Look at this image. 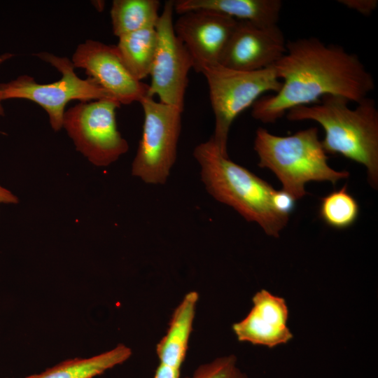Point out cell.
Returning <instances> with one entry per match:
<instances>
[{
  "label": "cell",
  "mask_w": 378,
  "mask_h": 378,
  "mask_svg": "<svg viewBox=\"0 0 378 378\" xmlns=\"http://www.w3.org/2000/svg\"><path fill=\"white\" fill-rule=\"evenodd\" d=\"M271 67L281 86L251 106L252 117L263 123H274L289 110L316 104L327 95L358 104L375 88L357 55L316 37L288 41L286 53Z\"/></svg>",
  "instance_id": "cell-1"
},
{
  "label": "cell",
  "mask_w": 378,
  "mask_h": 378,
  "mask_svg": "<svg viewBox=\"0 0 378 378\" xmlns=\"http://www.w3.org/2000/svg\"><path fill=\"white\" fill-rule=\"evenodd\" d=\"M345 98L327 95L316 104L289 110L290 121L312 120L324 130L326 153L341 155L367 169L370 185L378 186V110L368 97L349 107Z\"/></svg>",
  "instance_id": "cell-2"
},
{
  "label": "cell",
  "mask_w": 378,
  "mask_h": 378,
  "mask_svg": "<svg viewBox=\"0 0 378 378\" xmlns=\"http://www.w3.org/2000/svg\"><path fill=\"white\" fill-rule=\"evenodd\" d=\"M193 156L211 197L232 207L248 222L258 223L267 235L279 236L289 217L275 210V189L270 183L224 155L212 136L195 146Z\"/></svg>",
  "instance_id": "cell-3"
},
{
  "label": "cell",
  "mask_w": 378,
  "mask_h": 378,
  "mask_svg": "<svg viewBox=\"0 0 378 378\" xmlns=\"http://www.w3.org/2000/svg\"><path fill=\"white\" fill-rule=\"evenodd\" d=\"M318 128L300 130L290 136H277L259 127L255 132L253 149L260 168L272 171L281 181L282 190L295 200L307 194L305 184L309 181H329L335 185L347 178V171H336L328 164V156Z\"/></svg>",
  "instance_id": "cell-4"
},
{
  "label": "cell",
  "mask_w": 378,
  "mask_h": 378,
  "mask_svg": "<svg viewBox=\"0 0 378 378\" xmlns=\"http://www.w3.org/2000/svg\"><path fill=\"white\" fill-rule=\"evenodd\" d=\"M201 73L208 85L215 117L212 138L220 152L228 156V135L234 120L263 94L278 92L281 81L272 67L242 71L216 64L204 66Z\"/></svg>",
  "instance_id": "cell-5"
},
{
  "label": "cell",
  "mask_w": 378,
  "mask_h": 378,
  "mask_svg": "<svg viewBox=\"0 0 378 378\" xmlns=\"http://www.w3.org/2000/svg\"><path fill=\"white\" fill-rule=\"evenodd\" d=\"M42 60L55 67L61 74L60 80L47 84H39L30 76L21 75L15 79L0 83V100L24 99L41 106L49 117L54 131L63 127L65 107L74 99L88 102L92 99H115L94 79L79 78L74 71L71 60L49 52L36 54ZM116 100V99H115Z\"/></svg>",
  "instance_id": "cell-6"
},
{
  "label": "cell",
  "mask_w": 378,
  "mask_h": 378,
  "mask_svg": "<svg viewBox=\"0 0 378 378\" xmlns=\"http://www.w3.org/2000/svg\"><path fill=\"white\" fill-rule=\"evenodd\" d=\"M139 103L144 124L132 174L146 183L164 184L176 159L183 111L148 96Z\"/></svg>",
  "instance_id": "cell-7"
},
{
  "label": "cell",
  "mask_w": 378,
  "mask_h": 378,
  "mask_svg": "<svg viewBox=\"0 0 378 378\" xmlns=\"http://www.w3.org/2000/svg\"><path fill=\"white\" fill-rule=\"evenodd\" d=\"M120 104L113 99L81 102L65 111L63 127L76 148L94 165L106 167L129 149L118 130L115 111Z\"/></svg>",
  "instance_id": "cell-8"
},
{
  "label": "cell",
  "mask_w": 378,
  "mask_h": 378,
  "mask_svg": "<svg viewBox=\"0 0 378 378\" xmlns=\"http://www.w3.org/2000/svg\"><path fill=\"white\" fill-rule=\"evenodd\" d=\"M174 1L164 3L155 29L157 46L149 76L148 96L183 111L192 57L176 36L173 22Z\"/></svg>",
  "instance_id": "cell-9"
},
{
  "label": "cell",
  "mask_w": 378,
  "mask_h": 378,
  "mask_svg": "<svg viewBox=\"0 0 378 378\" xmlns=\"http://www.w3.org/2000/svg\"><path fill=\"white\" fill-rule=\"evenodd\" d=\"M71 62L120 104H130L148 96V85L137 80L123 62L115 46L87 40L78 46Z\"/></svg>",
  "instance_id": "cell-10"
},
{
  "label": "cell",
  "mask_w": 378,
  "mask_h": 378,
  "mask_svg": "<svg viewBox=\"0 0 378 378\" xmlns=\"http://www.w3.org/2000/svg\"><path fill=\"white\" fill-rule=\"evenodd\" d=\"M237 23L232 18L209 10L180 15L174 23V31L188 50L196 72L219 64Z\"/></svg>",
  "instance_id": "cell-11"
},
{
  "label": "cell",
  "mask_w": 378,
  "mask_h": 378,
  "mask_svg": "<svg viewBox=\"0 0 378 378\" xmlns=\"http://www.w3.org/2000/svg\"><path fill=\"white\" fill-rule=\"evenodd\" d=\"M286 43L277 24L260 27L237 20L219 64L242 71L270 68L286 53Z\"/></svg>",
  "instance_id": "cell-12"
},
{
  "label": "cell",
  "mask_w": 378,
  "mask_h": 378,
  "mask_svg": "<svg viewBox=\"0 0 378 378\" xmlns=\"http://www.w3.org/2000/svg\"><path fill=\"white\" fill-rule=\"evenodd\" d=\"M253 302L248 314L232 326L239 341L272 348L292 339L286 326L288 311L284 299L261 290L254 295Z\"/></svg>",
  "instance_id": "cell-13"
},
{
  "label": "cell",
  "mask_w": 378,
  "mask_h": 378,
  "mask_svg": "<svg viewBox=\"0 0 378 378\" xmlns=\"http://www.w3.org/2000/svg\"><path fill=\"white\" fill-rule=\"evenodd\" d=\"M282 5L280 0H178L174 1V10L179 15L209 10L237 20L267 27L277 24Z\"/></svg>",
  "instance_id": "cell-14"
},
{
  "label": "cell",
  "mask_w": 378,
  "mask_h": 378,
  "mask_svg": "<svg viewBox=\"0 0 378 378\" xmlns=\"http://www.w3.org/2000/svg\"><path fill=\"white\" fill-rule=\"evenodd\" d=\"M199 295L187 293L174 309L166 335L156 346L160 363L181 370L188 348Z\"/></svg>",
  "instance_id": "cell-15"
},
{
  "label": "cell",
  "mask_w": 378,
  "mask_h": 378,
  "mask_svg": "<svg viewBox=\"0 0 378 378\" xmlns=\"http://www.w3.org/2000/svg\"><path fill=\"white\" fill-rule=\"evenodd\" d=\"M132 355L130 347L122 344L100 354L64 360L46 369L37 378H94L125 362Z\"/></svg>",
  "instance_id": "cell-16"
},
{
  "label": "cell",
  "mask_w": 378,
  "mask_h": 378,
  "mask_svg": "<svg viewBox=\"0 0 378 378\" xmlns=\"http://www.w3.org/2000/svg\"><path fill=\"white\" fill-rule=\"evenodd\" d=\"M116 48L123 62L139 80L149 76L157 46L155 27L141 29L118 37Z\"/></svg>",
  "instance_id": "cell-17"
},
{
  "label": "cell",
  "mask_w": 378,
  "mask_h": 378,
  "mask_svg": "<svg viewBox=\"0 0 378 378\" xmlns=\"http://www.w3.org/2000/svg\"><path fill=\"white\" fill-rule=\"evenodd\" d=\"M158 0H114L111 9L113 32L120 37L155 27L160 14Z\"/></svg>",
  "instance_id": "cell-18"
},
{
  "label": "cell",
  "mask_w": 378,
  "mask_h": 378,
  "mask_svg": "<svg viewBox=\"0 0 378 378\" xmlns=\"http://www.w3.org/2000/svg\"><path fill=\"white\" fill-rule=\"evenodd\" d=\"M359 211L357 200L349 192L347 185H344L321 199L318 214L326 225L342 230L356 221Z\"/></svg>",
  "instance_id": "cell-19"
},
{
  "label": "cell",
  "mask_w": 378,
  "mask_h": 378,
  "mask_svg": "<svg viewBox=\"0 0 378 378\" xmlns=\"http://www.w3.org/2000/svg\"><path fill=\"white\" fill-rule=\"evenodd\" d=\"M186 378H248L237 367L234 356L221 357L199 366L190 377Z\"/></svg>",
  "instance_id": "cell-20"
},
{
  "label": "cell",
  "mask_w": 378,
  "mask_h": 378,
  "mask_svg": "<svg viewBox=\"0 0 378 378\" xmlns=\"http://www.w3.org/2000/svg\"><path fill=\"white\" fill-rule=\"evenodd\" d=\"M295 202L296 200L289 193L283 190H275L272 196V204L275 210L288 217L295 209Z\"/></svg>",
  "instance_id": "cell-21"
},
{
  "label": "cell",
  "mask_w": 378,
  "mask_h": 378,
  "mask_svg": "<svg viewBox=\"0 0 378 378\" xmlns=\"http://www.w3.org/2000/svg\"><path fill=\"white\" fill-rule=\"evenodd\" d=\"M344 6L364 15H370L377 8V0H339Z\"/></svg>",
  "instance_id": "cell-22"
},
{
  "label": "cell",
  "mask_w": 378,
  "mask_h": 378,
  "mask_svg": "<svg viewBox=\"0 0 378 378\" xmlns=\"http://www.w3.org/2000/svg\"><path fill=\"white\" fill-rule=\"evenodd\" d=\"M180 370L160 363L153 378H180Z\"/></svg>",
  "instance_id": "cell-23"
},
{
  "label": "cell",
  "mask_w": 378,
  "mask_h": 378,
  "mask_svg": "<svg viewBox=\"0 0 378 378\" xmlns=\"http://www.w3.org/2000/svg\"><path fill=\"white\" fill-rule=\"evenodd\" d=\"M19 202V199L8 189L0 186V204H13Z\"/></svg>",
  "instance_id": "cell-24"
},
{
  "label": "cell",
  "mask_w": 378,
  "mask_h": 378,
  "mask_svg": "<svg viewBox=\"0 0 378 378\" xmlns=\"http://www.w3.org/2000/svg\"><path fill=\"white\" fill-rule=\"evenodd\" d=\"M13 57V55L9 52L4 53L2 55H0V64L4 63L7 59L11 58ZM4 108L2 106V102L0 100V115H4Z\"/></svg>",
  "instance_id": "cell-25"
},
{
  "label": "cell",
  "mask_w": 378,
  "mask_h": 378,
  "mask_svg": "<svg viewBox=\"0 0 378 378\" xmlns=\"http://www.w3.org/2000/svg\"><path fill=\"white\" fill-rule=\"evenodd\" d=\"M24 378H37V374H32V375H29V376H27Z\"/></svg>",
  "instance_id": "cell-26"
}]
</instances>
